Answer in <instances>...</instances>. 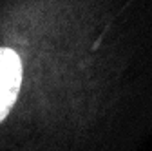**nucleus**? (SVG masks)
<instances>
[{"label": "nucleus", "instance_id": "nucleus-1", "mask_svg": "<svg viewBox=\"0 0 152 151\" xmlns=\"http://www.w3.org/2000/svg\"><path fill=\"white\" fill-rule=\"evenodd\" d=\"M22 84V62L13 49L0 47V122L13 107Z\"/></svg>", "mask_w": 152, "mask_h": 151}]
</instances>
